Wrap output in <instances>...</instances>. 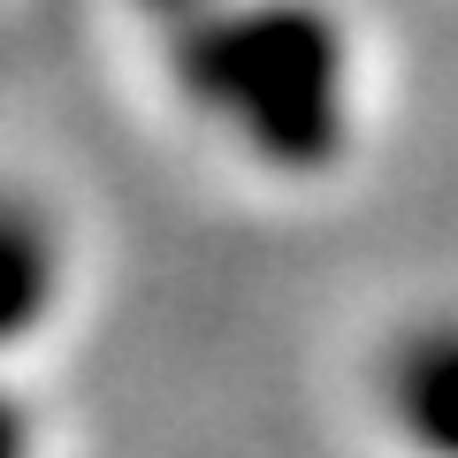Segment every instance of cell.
I'll return each instance as SVG.
<instances>
[{
    "instance_id": "6da1fadb",
    "label": "cell",
    "mask_w": 458,
    "mask_h": 458,
    "mask_svg": "<svg viewBox=\"0 0 458 458\" xmlns=\"http://www.w3.org/2000/svg\"><path fill=\"white\" fill-rule=\"evenodd\" d=\"M214 54L191 77V99L207 123L237 138V161H260L276 176H321L344 161L352 131V54L344 23L313 0H252L245 16L207 23Z\"/></svg>"
},
{
    "instance_id": "7a4b0ae2",
    "label": "cell",
    "mask_w": 458,
    "mask_h": 458,
    "mask_svg": "<svg viewBox=\"0 0 458 458\" xmlns=\"http://www.w3.org/2000/svg\"><path fill=\"white\" fill-rule=\"evenodd\" d=\"M382 436L405 458H458V313H412L367 360Z\"/></svg>"
},
{
    "instance_id": "3957f363",
    "label": "cell",
    "mask_w": 458,
    "mask_h": 458,
    "mask_svg": "<svg viewBox=\"0 0 458 458\" xmlns=\"http://www.w3.org/2000/svg\"><path fill=\"white\" fill-rule=\"evenodd\" d=\"M69 222L23 183H0V360H16L69 313Z\"/></svg>"
},
{
    "instance_id": "277c9868",
    "label": "cell",
    "mask_w": 458,
    "mask_h": 458,
    "mask_svg": "<svg viewBox=\"0 0 458 458\" xmlns=\"http://www.w3.org/2000/svg\"><path fill=\"white\" fill-rule=\"evenodd\" d=\"M23 451H31V443H23V420L0 405V458H23Z\"/></svg>"
}]
</instances>
